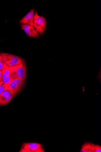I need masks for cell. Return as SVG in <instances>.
<instances>
[{"label":"cell","mask_w":101,"mask_h":152,"mask_svg":"<svg viewBox=\"0 0 101 152\" xmlns=\"http://www.w3.org/2000/svg\"><path fill=\"white\" fill-rule=\"evenodd\" d=\"M17 66L13 67H7L2 71V78L4 86L8 85L12 80L17 79L16 72Z\"/></svg>","instance_id":"7a4b0ae2"},{"label":"cell","mask_w":101,"mask_h":152,"mask_svg":"<svg viewBox=\"0 0 101 152\" xmlns=\"http://www.w3.org/2000/svg\"><path fill=\"white\" fill-rule=\"evenodd\" d=\"M16 72L18 79L25 81L26 76V66L24 60L22 64L17 66Z\"/></svg>","instance_id":"ba28073f"},{"label":"cell","mask_w":101,"mask_h":152,"mask_svg":"<svg viewBox=\"0 0 101 152\" xmlns=\"http://www.w3.org/2000/svg\"><path fill=\"white\" fill-rule=\"evenodd\" d=\"M44 145L37 143H25L20 152H45Z\"/></svg>","instance_id":"5b68a950"},{"label":"cell","mask_w":101,"mask_h":152,"mask_svg":"<svg viewBox=\"0 0 101 152\" xmlns=\"http://www.w3.org/2000/svg\"><path fill=\"white\" fill-rule=\"evenodd\" d=\"M5 90L4 85L3 84L1 86H0V95Z\"/></svg>","instance_id":"5bb4252c"},{"label":"cell","mask_w":101,"mask_h":152,"mask_svg":"<svg viewBox=\"0 0 101 152\" xmlns=\"http://www.w3.org/2000/svg\"><path fill=\"white\" fill-rule=\"evenodd\" d=\"M7 67L3 59L0 55V71H2L5 68Z\"/></svg>","instance_id":"8fae6325"},{"label":"cell","mask_w":101,"mask_h":152,"mask_svg":"<svg viewBox=\"0 0 101 152\" xmlns=\"http://www.w3.org/2000/svg\"><path fill=\"white\" fill-rule=\"evenodd\" d=\"M94 144L91 142H86L82 146L81 152H92Z\"/></svg>","instance_id":"30bf717a"},{"label":"cell","mask_w":101,"mask_h":152,"mask_svg":"<svg viewBox=\"0 0 101 152\" xmlns=\"http://www.w3.org/2000/svg\"><path fill=\"white\" fill-rule=\"evenodd\" d=\"M101 147L100 146L98 145H94L92 152H101Z\"/></svg>","instance_id":"7c38bea8"},{"label":"cell","mask_w":101,"mask_h":152,"mask_svg":"<svg viewBox=\"0 0 101 152\" xmlns=\"http://www.w3.org/2000/svg\"><path fill=\"white\" fill-rule=\"evenodd\" d=\"M25 81L18 78L14 79L5 86V90H9L14 97L19 92L23 86Z\"/></svg>","instance_id":"277c9868"},{"label":"cell","mask_w":101,"mask_h":152,"mask_svg":"<svg viewBox=\"0 0 101 152\" xmlns=\"http://www.w3.org/2000/svg\"><path fill=\"white\" fill-rule=\"evenodd\" d=\"M34 9H32L20 21V23L34 26L33 20L34 16Z\"/></svg>","instance_id":"9c48e42d"},{"label":"cell","mask_w":101,"mask_h":152,"mask_svg":"<svg viewBox=\"0 0 101 152\" xmlns=\"http://www.w3.org/2000/svg\"><path fill=\"white\" fill-rule=\"evenodd\" d=\"M33 23L35 28L38 33L41 35L44 33L47 26L46 20L44 18L39 16L36 11L34 17Z\"/></svg>","instance_id":"3957f363"},{"label":"cell","mask_w":101,"mask_h":152,"mask_svg":"<svg viewBox=\"0 0 101 152\" xmlns=\"http://www.w3.org/2000/svg\"><path fill=\"white\" fill-rule=\"evenodd\" d=\"M14 96L8 90H5L0 95V105L8 104L13 99Z\"/></svg>","instance_id":"52a82bcc"},{"label":"cell","mask_w":101,"mask_h":152,"mask_svg":"<svg viewBox=\"0 0 101 152\" xmlns=\"http://www.w3.org/2000/svg\"><path fill=\"white\" fill-rule=\"evenodd\" d=\"M0 55L8 67L17 66L23 63L24 59L16 55L1 52Z\"/></svg>","instance_id":"6da1fadb"},{"label":"cell","mask_w":101,"mask_h":152,"mask_svg":"<svg viewBox=\"0 0 101 152\" xmlns=\"http://www.w3.org/2000/svg\"><path fill=\"white\" fill-rule=\"evenodd\" d=\"M3 84V82L2 78V71H0V86H1Z\"/></svg>","instance_id":"4fadbf2b"},{"label":"cell","mask_w":101,"mask_h":152,"mask_svg":"<svg viewBox=\"0 0 101 152\" xmlns=\"http://www.w3.org/2000/svg\"><path fill=\"white\" fill-rule=\"evenodd\" d=\"M21 27L28 37L35 38L39 37L38 32L33 26L22 24L21 25Z\"/></svg>","instance_id":"8992f818"}]
</instances>
